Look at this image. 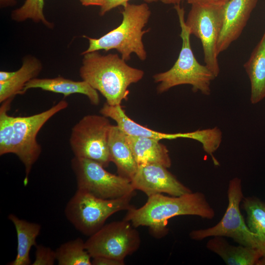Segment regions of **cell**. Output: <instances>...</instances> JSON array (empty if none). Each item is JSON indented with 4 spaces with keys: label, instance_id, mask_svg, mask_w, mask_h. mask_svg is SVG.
<instances>
[{
    "label": "cell",
    "instance_id": "cell-1",
    "mask_svg": "<svg viewBox=\"0 0 265 265\" xmlns=\"http://www.w3.org/2000/svg\"><path fill=\"white\" fill-rule=\"evenodd\" d=\"M13 100L5 101L0 107V156L13 154L18 157L25 167L24 184L26 186L32 167L42 152L37 140L39 132L50 118L66 109L68 103L63 100L39 113L13 116L7 113Z\"/></svg>",
    "mask_w": 265,
    "mask_h": 265
},
{
    "label": "cell",
    "instance_id": "cell-2",
    "mask_svg": "<svg viewBox=\"0 0 265 265\" xmlns=\"http://www.w3.org/2000/svg\"><path fill=\"white\" fill-rule=\"evenodd\" d=\"M180 215H195L212 219L215 211L201 192L192 191L179 196L158 194L148 197L142 207L132 206L127 210L124 219L135 228L146 226L151 234L160 238L168 233V220Z\"/></svg>",
    "mask_w": 265,
    "mask_h": 265
},
{
    "label": "cell",
    "instance_id": "cell-3",
    "mask_svg": "<svg viewBox=\"0 0 265 265\" xmlns=\"http://www.w3.org/2000/svg\"><path fill=\"white\" fill-rule=\"evenodd\" d=\"M83 55L80 77L100 92L109 105H121L127 101L130 85L144 76L143 71L129 66L118 54L102 55L94 51Z\"/></svg>",
    "mask_w": 265,
    "mask_h": 265
},
{
    "label": "cell",
    "instance_id": "cell-4",
    "mask_svg": "<svg viewBox=\"0 0 265 265\" xmlns=\"http://www.w3.org/2000/svg\"><path fill=\"white\" fill-rule=\"evenodd\" d=\"M123 7L121 11L123 19L118 27L99 38L83 36L88 39L89 46L81 54L99 50L107 52L115 49L126 61L130 59L132 53L142 61L146 59L147 53L142 37L150 30H143L151 14L150 8L146 3L135 4L128 2Z\"/></svg>",
    "mask_w": 265,
    "mask_h": 265
},
{
    "label": "cell",
    "instance_id": "cell-5",
    "mask_svg": "<svg viewBox=\"0 0 265 265\" xmlns=\"http://www.w3.org/2000/svg\"><path fill=\"white\" fill-rule=\"evenodd\" d=\"M181 29L180 37L182 48L179 56L173 66L168 71L155 74V82L159 84L157 91L161 93L174 86L189 84L194 92L200 91L205 95L211 92V84L215 77L206 66L196 59L190 44V32L185 23V11L180 4L174 5Z\"/></svg>",
    "mask_w": 265,
    "mask_h": 265
},
{
    "label": "cell",
    "instance_id": "cell-6",
    "mask_svg": "<svg viewBox=\"0 0 265 265\" xmlns=\"http://www.w3.org/2000/svg\"><path fill=\"white\" fill-rule=\"evenodd\" d=\"M133 196L106 199L77 189L66 205L65 215L75 229L90 237L100 229L111 215L131 208Z\"/></svg>",
    "mask_w": 265,
    "mask_h": 265
},
{
    "label": "cell",
    "instance_id": "cell-7",
    "mask_svg": "<svg viewBox=\"0 0 265 265\" xmlns=\"http://www.w3.org/2000/svg\"><path fill=\"white\" fill-rule=\"evenodd\" d=\"M227 196L228 207L220 221L212 227L192 231L190 238L202 240L212 237H226L240 245L264 251L257 235L250 230L240 210V204L244 198L240 178L235 177L229 181Z\"/></svg>",
    "mask_w": 265,
    "mask_h": 265
},
{
    "label": "cell",
    "instance_id": "cell-8",
    "mask_svg": "<svg viewBox=\"0 0 265 265\" xmlns=\"http://www.w3.org/2000/svg\"><path fill=\"white\" fill-rule=\"evenodd\" d=\"M111 126L108 118L103 115L83 116L72 128L69 139L74 157L107 167L111 162L108 147Z\"/></svg>",
    "mask_w": 265,
    "mask_h": 265
},
{
    "label": "cell",
    "instance_id": "cell-9",
    "mask_svg": "<svg viewBox=\"0 0 265 265\" xmlns=\"http://www.w3.org/2000/svg\"><path fill=\"white\" fill-rule=\"evenodd\" d=\"M71 165L78 189L106 199L135 195L130 180L107 171L96 161L74 157Z\"/></svg>",
    "mask_w": 265,
    "mask_h": 265
},
{
    "label": "cell",
    "instance_id": "cell-10",
    "mask_svg": "<svg viewBox=\"0 0 265 265\" xmlns=\"http://www.w3.org/2000/svg\"><path fill=\"white\" fill-rule=\"evenodd\" d=\"M191 5L186 24L191 35L200 40L205 65L216 78L220 73L217 45L223 26L224 6Z\"/></svg>",
    "mask_w": 265,
    "mask_h": 265
},
{
    "label": "cell",
    "instance_id": "cell-11",
    "mask_svg": "<svg viewBox=\"0 0 265 265\" xmlns=\"http://www.w3.org/2000/svg\"><path fill=\"white\" fill-rule=\"evenodd\" d=\"M139 233L129 221L123 219L105 224L85 241L92 258L106 257L124 260L139 248Z\"/></svg>",
    "mask_w": 265,
    "mask_h": 265
},
{
    "label": "cell",
    "instance_id": "cell-12",
    "mask_svg": "<svg viewBox=\"0 0 265 265\" xmlns=\"http://www.w3.org/2000/svg\"><path fill=\"white\" fill-rule=\"evenodd\" d=\"M131 181L135 190L142 191L148 197L162 193L179 196L192 192L170 172L167 167L158 164L138 166L136 172Z\"/></svg>",
    "mask_w": 265,
    "mask_h": 265
},
{
    "label": "cell",
    "instance_id": "cell-13",
    "mask_svg": "<svg viewBox=\"0 0 265 265\" xmlns=\"http://www.w3.org/2000/svg\"><path fill=\"white\" fill-rule=\"evenodd\" d=\"M258 0H231L223 7V23L217 45L218 55L241 35Z\"/></svg>",
    "mask_w": 265,
    "mask_h": 265
},
{
    "label": "cell",
    "instance_id": "cell-14",
    "mask_svg": "<svg viewBox=\"0 0 265 265\" xmlns=\"http://www.w3.org/2000/svg\"><path fill=\"white\" fill-rule=\"evenodd\" d=\"M206 247L220 256L228 265H265V252L242 245H231L223 237H213Z\"/></svg>",
    "mask_w": 265,
    "mask_h": 265
},
{
    "label": "cell",
    "instance_id": "cell-15",
    "mask_svg": "<svg viewBox=\"0 0 265 265\" xmlns=\"http://www.w3.org/2000/svg\"><path fill=\"white\" fill-rule=\"evenodd\" d=\"M32 88H39L45 91L62 94L64 98L74 94H83L89 99L92 105L97 106L100 103L98 91L83 80L75 81L60 76L54 78H36L26 83L23 89V94Z\"/></svg>",
    "mask_w": 265,
    "mask_h": 265
},
{
    "label": "cell",
    "instance_id": "cell-16",
    "mask_svg": "<svg viewBox=\"0 0 265 265\" xmlns=\"http://www.w3.org/2000/svg\"><path fill=\"white\" fill-rule=\"evenodd\" d=\"M126 136L117 125H112L108 147L111 161L116 166L118 175L131 181L136 172L138 165Z\"/></svg>",
    "mask_w": 265,
    "mask_h": 265
},
{
    "label": "cell",
    "instance_id": "cell-17",
    "mask_svg": "<svg viewBox=\"0 0 265 265\" xmlns=\"http://www.w3.org/2000/svg\"><path fill=\"white\" fill-rule=\"evenodd\" d=\"M100 113L113 119L116 125L126 134L158 139H173L189 138V133H166L157 132L144 127L130 119L121 105L111 106L106 103L100 110Z\"/></svg>",
    "mask_w": 265,
    "mask_h": 265
},
{
    "label": "cell",
    "instance_id": "cell-18",
    "mask_svg": "<svg viewBox=\"0 0 265 265\" xmlns=\"http://www.w3.org/2000/svg\"><path fill=\"white\" fill-rule=\"evenodd\" d=\"M126 137L138 166L152 163L167 168L171 166L169 151L159 140L127 134Z\"/></svg>",
    "mask_w": 265,
    "mask_h": 265
},
{
    "label": "cell",
    "instance_id": "cell-19",
    "mask_svg": "<svg viewBox=\"0 0 265 265\" xmlns=\"http://www.w3.org/2000/svg\"><path fill=\"white\" fill-rule=\"evenodd\" d=\"M243 67L250 82V102L257 104L265 99V31Z\"/></svg>",
    "mask_w": 265,
    "mask_h": 265
},
{
    "label": "cell",
    "instance_id": "cell-20",
    "mask_svg": "<svg viewBox=\"0 0 265 265\" xmlns=\"http://www.w3.org/2000/svg\"><path fill=\"white\" fill-rule=\"evenodd\" d=\"M42 69V64L37 58L30 55L25 56L22 66L14 75L9 80L0 82V103L23 94L26 83L37 78Z\"/></svg>",
    "mask_w": 265,
    "mask_h": 265
},
{
    "label": "cell",
    "instance_id": "cell-21",
    "mask_svg": "<svg viewBox=\"0 0 265 265\" xmlns=\"http://www.w3.org/2000/svg\"><path fill=\"white\" fill-rule=\"evenodd\" d=\"M8 217L14 225L17 238V254L15 259L8 265H30L29 253L31 247L37 245L36 239L40 234L41 225L20 219L12 213Z\"/></svg>",
    "mask_w": 265,
    "mask_h": 265
},
{
    "label": "cell",
    "instance_id": "cell-22",
    "mask_svg": "<svg viewBox=\"0 0 265 265\" xmlns=\"http://www.w3.org/2000/svg\"><path fill=\"white\" fill-rule=\"evenodd\" d=\"M242 207L246 213V223L256 234L265 252V202L255 196L243 198Z\"/></svg>",
    "mask_w": 265,
    "mask_h": 265
},
{
    "label": "cell",
    "instance_id": "cell-23",
    "mask_svg": "<svg viewBox=\"0 0 265 265\" xmlns=\"http://www.w3.org/2000/svg\"><path fill=\"white\" fill-rule=\"evenodd\" d=\"M55 251L58 265H92V257L81 238L63 243Z\"/></svg>",
    "mask_w": 265,
    "mask_h": 265
},
{
    "label": "cell",
    "instance_id": "cell-24",
    "mask_svg": "<svg viewBox=\"0 0 265 265\" xmlns=\"http://www.w3.org/2000/svg\"><path fill=\"white\" fill-rule=\"evenodd\" d=\"M44 0H26L24 4L11 13L12 19L17 22L31 19L35 23H41L52 28L53 24L48 21L43 13Z\"/></svg>",
    "mask_w": 265,
    "mask_h": 265
},
{
    "label": "cell",
    "instance_id": "cell-25",
    "mask_svg": "<svg viewBox=\"0 0 265 265\" xmlns=\"http://www.w3.org/2000/svg\"><path fill=\"white\" fill-rule=\"evenodd\" d=\"M35 258L32 265H53L56 261L55 251L41 244L35 246Z\"/></svg>",
    "mask_w": 265,
    "mask_h": 265
},
{
    "label": "cell",
    "instance_id": "cell-26",
    "mask_svg": "<svg viewBox=\"0 0 265 265\" xmlns=\"http://www.w3.org/2000/svg\"><path fill=\"white\" fill-rule=\"evenodd\" d=\"M130 0H104L103 5L101 6L99 15H104L106 12L119 6H123ZM146 2L151 3L159 0H144Z\"/></svg>",
    "mask_w": 265,
    "mask_h": 265
},
{
    "label": "cell",
    "instance_id": "cell-27",
    "mask_svg": "<svg viewBox=\"0 0 265 265\" xmlns=\"http://www.w3.org/2000/svg\"><path fill=\"white\" fill-rule=\"evenodd\" d=\"M124 260H119L106 257L92 258V265H124Z\"/></svg>",
    "mask_w": 265,
    "mask_h": 265
},
{
    "label": "cell",
    "instance_id": "cell-28",
    "mask_svg": "<svg viewBox=\"0 0 265 265\" xmlns=\"http://www.w3.org/2000/svg\"><path fill=\"white\" fill-rule=\"evenodd\" d=\"M231 0H187L190 4H202L218 6H224Z\"/></svg>",
    "mask_w": 265,
    "mask_h": 265
},
{
    "label": "cell",
    "instance_id": "cell-29",
    "mask_svg": "<svg viewBox=\"0 0 265 265\" xmlns=\"http://www.w3.org/2000/svg\"><path fill=\"white\" fill-rule=\"evenodd\" d=\"M80 1L84 6L95 5L100 7L104 2V0H80Z\"/></svg>",
    "mask_w": 265,
    "mask_h": 265
},
{
    "label": "cell",
    "instance_id": "cell-30",
    "mask_svg": "<svg viewBox=\"0 0 265 265\" xmlns=\"http://www.w3.org/2000/svg\"><path fill=\"white\" fill-rule=\"evenodd\" d=\"M14 73L15 71H1L0 72V82H4L9 80L14 75Z\"/></svg>",
    "mask_w": 265,
    "mask_h": 265
},
{
    "label": "cell",
    "instance_id": "cell-31",
    "mask_svg": "<svg viewBox=\"0 0 265 265\" xmlns=\"http://www.w3.org/2000/svg\"><path fill=\"white\" fill-rule=\"evenodd\" d=\"M0 5L2 6L13 5L16 3L15 0H0Z\"/></svg>",
    "mask_w": 265,
    "mask_h": 265
},
{
    "label": "cell",
    "instance_id": "cell-32",
    "mask_svg": "<svg viewBox=\"0 0 265 265\" xmlns=\"http://www.w3.org/2000/svg\"><path fill=\"white\" fill-rule=\"evenodd\" d=\"M161 2L166 4H180L182 0H159Z\"/></svg>",
    "mask_w": 265,
    "mask_h": 265
}]
</instances>
